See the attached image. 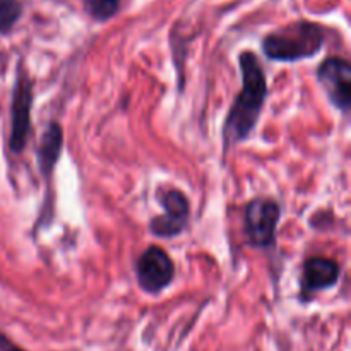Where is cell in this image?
<instances>
[{
  "instance_id": "obj_6",
  "label": "cell",
  "mask_w": 351,
  "mask_h": 351,
  "mask_svg": "<svg viewBox=\"0 0 351 351\" xmlns=\"http://www.w3.org/2000/svg\"><path fill=\"white\" fill-rule=\"evenodd\" d=\"M136 278L141 290L147 295H160L173 283L175 263L170 254L158 245H149L136 261Z\"/></svg>"
},
{
  "instance_id": "obj_5",
  "label": "cell",
  "mask_w": 351,
  "mask_h": 351,
  "mask_svg": "<svg viewBox=\"0 0 351 351\" xmlns=\"http://www.w3.org/2000/svg\"><path fill=\"white\" fill-rule=\"evenodd\" d=\"M158 201L163 208V213L154 216L147 225L151 235L163 240L180 237L189 228V221H191V201H189V197L180 189L171 187L158 192Z\"/></svg>"
},
{
  "instance_id": "obj_9",
  "label": "cell",
  "mask_w": 351,
  "mask_h": 351,
  "mask_svg": "<svg viewBox=\"0 0 351 351\" xmlns=\"http://www.w3.org/2000/svg\"><path fill=\"white\" fill-rule=\"evenodd\" d=\"M62 151H64V130L58 122H50L41 134L36 151L38 170H40L45 182L51 180V177H53L55 168L60 161Z\"/></svg>"
},
{
  "instance_id": "obj_12",
  "label": "cell",
  "mask_w": 351,
  "mask_h": 351,
  "mask_svg": "<svg viewBox=\"0 0 351 351\" xmlns=\"http://www.w3.org/2000/svg\"><path fill=\"white\" fill-rule=\"evenodd\" d=\"M0 351H26V350L21 348V346L16 345L9 336H5L2 331H0Z\"/></svg>"
},
{
  "instance_id": "obj_8",
  "label": "cell",
  "mask_w": 351,
  "mask_h": 351,
  "mask_svg": "<svg viewBox=\"0 0 351 351\" xmlns=\"http://www.w3.org/2000/svg\"><path fill=\"white\" fill-rule=\"evenodd\" d=\"M341 278V266L335 259L312 256L304 261L300 276V300L308 302L314 295L331 290Z\"/></svg>"
},
{
  "instance_id": "obj_11",
  "label": "cell",
  "mask_w": 351,
  "mask_h": 351,
  "mask_svg": "<svg viewBox=\"0 0 351 351\" xmlns=\"http://www.w3.org/2000/svg\"><path fill=\"white\" fill-rule=\"evenodd\" d=\"M84 9L89 17L103 23L112 19L119 12L120 0H84Z\"/></svg>"
},
{
  "instance_id": "obj_7",
  "label": "cell",
  "mask_w": 351,
  "mask_h": 351,
  "mask_svg": "<svg viewBox=\"0 0 351 351\" xmlns=\"http://www.w3.org/2000/svg\"><path fill=\"white\" fill-rule=\"evenodd\" d=\"M317 81L329 103L341 113L351 108V64L343 57H328L319 64Z\"/></svg>"
},
{
  "instance_id": "obj_3",
  "label": "cell",
  "mask_w": 351,
  "mask_h": 351,
  "mask_svg": "<svg viewBox=\"0 0 351 351\" xmlns=\"http://www.w3.org/2000/svg\"><path fill=\"white\" fill-rule=\"evenodd\" d=\"M281 221V204L273 197L259 195L243 208V237L254 249L267 250L276 243L278 225Z\"/></svg>"
},
{
  "instance_id": "obj_10",
  "label": "cell",
  "mask_w": 351,
  "mask_h": 351,
  "mask_svg": "<svg viewBox=\"0 0 351 351\" xmlns=\"http://www.w3.org/2000/svg\"><path fill=\"white\" fill-rule=\"evenodd\" d=\"M23 16L19 0H0V36L10 33Z\"/></svg>"
},
{
  "instance_id": "obj_1",
  "label": "cell",
  "mask_w": 351,
  "mask_h": 351,
  "mask_svg": "<svg viewBox=\"0 0 351 351\" xmlns=\"http://www.w3.org/2000/svg\"><path fill=\"white\" fill-rule=\"evenodd\" d=\"M239 67L242 88L226 113L221 130L225 154L252 136L269 95L266 71L252 50H243L239 55Z\"/></svg>"
},
{
  "instance_id": "obj_2",
  "label": "cell",
  "mask_w": 351,
  "mask_h": 351,
  "mask_svg": "<svg viewBox=\"0 0 351 351\" xmlns=\"http://www.w3.org/2000/svg\"><path fill=\"white\" fill-rule=\"evenodd\" d=\"M326 43L324 27L311 21H297L266 34L261 43L264 55L273 62H293L312 58Z\"/></svg>"
},
{
  "instance_id": "obj_4",
  "label": "cell",
  "mask_w": 351,
  "mask_h": 351,
  "mask_svg": "<svg viewBox=\"0 0 351 351\" xmlns=\"http://www.w3.org/2000/svg\"><path fill=\"white\" fill-rule=\"evenodd\" d=\"M34 84L23 67L17 69L10 96V134L9 149L21 154L27 146L31 136V108H33Z\"/></svg>"
}]
</instances>
